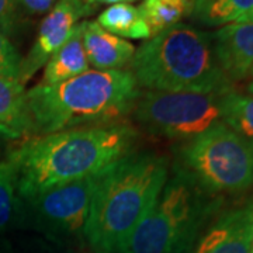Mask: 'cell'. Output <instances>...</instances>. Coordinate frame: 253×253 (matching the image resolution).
Returning a JSON list of instances; mask_svg holds the SVG:
<instances>
[{"instance_id": "23", "label": "cell", "mask_w": 253, "mask_h": 253, "mask_svg": "<svg viewBox=\"0 0 253 253\" xmlns=\"http://www.w3.org/2000/svg\"><path fill=\"white\" fill-rule=\"evenodd\" d=\"M17 7L14 0H0V30L9 36L16 23Z\"/></svg>"}, {"instance_id": "32", "label": "cell", "mask_w": 253, "mask_h": 253, "mask_svg": "<svg viewBox=\"0 0 253 253\" xmlns=\"http://www.w3.org/2000/svg\"><path fill=\"white\" fill-rule=\"evenodd\" d=\"M196 1H204V0H196Z\"/></svg>"}, {"instance_id": "24", "label": "cell", "mask_w": 253, "mask_h": 253, "mask_svg": "<svg viewBox=\"0 0 253 253\" xmlns=\"http://www.w3.org/2000/svg\"><path fill=\"white\" fill-rule=\"evenodd\" d=\"M65 1H68L69 4H72L73 7L76 9V11L79 13L81 17L90 16L91 13L97 9V6L94 4L93 0H65Z\"/></svg>"}, {"instance_id": "9", "label": "cell", "mask_w": 253, "mask_h": 253, "mask_svg": "<svg viewBox=\"0 0 253 253\" xmlns=\"http://www.w3.org/2000/svg\"><path fill=\"white\" fill-rule=\"evenodd\" d=\"M79 18V13L68 1L59 0L55 4L54 9L41 21L36 41L28 54L21 59L18 79L21 84L27 83L42 66H45L49 58L66 42Z\"/></svg>"}, {"instance_id": "13", "label": "cell", "mask_w": 253, "mask_h": 253, "mask_svg": "<svg viewBox=\"0 0 253 253\" xmlns=\"http://www.w3.org/2000/svg\"><path fill=\"white\" fill-rule=\"evenodd\" d=\"M0 128L6 131L10 139L34 134L24 84L18 81L0 78Z\"/></svg>"}, {"instance_id": "29", "label": "cell", "mask_w": 253, "mask_h": 253, "mask_svg": "<svg viewBox=\"0 0 253 253\" xmlns=\"http://www.w3.org/2000/svg\"><path fill=\"white\" fill-rule=\"evenodd\" d=\"M246 91H248V94L253 96V82H251V83L248 84V87H246Z\"/></svg>"}, {"instance_id": "20", "label": "cell", "mask_w": 253, "mask_h": 253, "mask_svg": "<svg viewBox=\"0 0 253 253\" xmlns=\"http://www.w3.org/2000/svg\"><path fill=\"white\" fill-rule=\"evenodd\" d=\"M21 253H91L86 245H63L42 236H31L21 242Z\"/></svg>"}, {"instance_id": "6", "label": "cell", "mask_w": 253, "mask_h": 253, "mask_svg": "<svg viewBox=\"0 0 253 253\" xmlns=\"http://www.w3.org/2000/svg\"><path fill=\"white\" fill-rule=\"evenodd\" d=\"M176 168L208 194L241 193L253 186V141L221 124L181 145Z\"/></svg>"}, {"instance_id": "5", "label": "cell", "mask_w": 253, "mask_h": 253, "mask_svg": "<svg viewBox=\"0 0 253 253\" xmlns=\"http://www.w3.org/2000/svg\"><path fill=\"white\" fill-rule=\"evenodd\" d=\"M218 201L174 166L152 208L117 253H189L199 229Z\"/></svg>"}, {"instance_id": "7", "label": "cell", "mask_w": 253, "mask_h": 253, "mask_svg": "<svg viewBox=\"0 0 253 253\" xmlns=\"http://www.w3.org/2000/svg\"><path fill=\"white\" fill-rule=\"evenodd\" d=\"M225 94L149 90L138 97L132 114L146 132L187 142L224 124Z\"/></svg>"}, {"instance_id": "18", "label": "cell", "mask_w": 253, "mask_h": 253, "mask_svg": "<svg viewBox=\"0 0 253 253\" xmlns=\"http://www.w3.org/2000/svg\"><path fill=\"white\" fill-rule=\"evenodd\" d=\"M222 123L244 138L253 141V96L232 90L224 96Z\"/></svg>"}, {"instance_id": "17", "label": "cell", "mask_w": 253, "mask_h": 253, "mask_svg": "<svg viewBox=\"0 0 253 253\" xmlns=\"http://www.w3.org/2000/svg\"><path fill=\"white\" fill-rule=\"evenodd\" d=\"M252 9L253 0H204L194 3L191 17L206 26H226Z\"/></svg>"}, {"instance_id": "27", "label": "cell", "mask_w": 253, "mask_h": 253, "mask_svg": "<svg viewBox=\"0 0 253 253\" xmlns=\"http://www.w3.org/2000/svg\"><path fill=\"white\" fill-rule=\"evenodd\" d=\"M236 23H253V9L249 13H246L245 16H242Z\"/></svg>"}, {"instance_id": "19", "label": "cell", "mask_w": 253, "mask_h": 253, "mask_svg": "<svg viewBox=\"0 0 253 253\" xmlns=\"http://www.w3.org/2000/svg\"><path fill=\"white\" fill-rule=\"evenodd\" d=\"M20 199L16 177L9 162H0V232L18 224Z\"/></svg>"}, {"instance_id": "4", "label": "cell", "mask_w": 253, "mask_h": 253, "mask_svg": "<svg viewBox=\"0 0 253 253\" xmlns=\"http://www.w3.org/2000/svg\"><path fill=\"white\" fill-rule=\"evenodd\" d=\"M129 65L138 86L152 91L234 90L218 65L212 36L183 23L145 41Z\"/></svg>"}, {"instance_id": "28", "label": "cell", "mask_w": 253, "mask_h": 253, "mask_svg": "<svg viewBox=\"0 0 253 253\" xmlns=\"http://www.w3.org/2000/svg\"><path fill=\"white\" fill-rule=\"evenodd\" d=\"M6 139H10V136L6 134V131L3 128H0V142L6 141Z\"/></svg>"}, {"instance_id": "31", "label": "cell", "mask_w": 253, "mask_h": 253, "mask_svg": "<svg viewBox=\"0 0 253 253\" xmlns=\"http://www.w3.org/2000/svg\"><path fill=\"white\" fill-rule=\"evenodd\" d=\"M251 253H253V228H252V246H251Z\"/></svg>"}, {"instance_id": "12", "label": "cell", "mask_w": 253, "mask_h": 253, "mask_svg": "<svg viewBox=\"0 0 253 253\" xmlns=\"http://www.w3.org/2000/svg\"><path fill=\"white\" fill-rule=\"evenodd\" d=\"M82 30L87 62L97 71H123L131 63L135 54L131 42L106 31L97 21H83Z\"/></svg>"}, {"instance_id": "33", "label": "cell", "mask_w": 253, "mask_h": 253, "mask_svg": "<svg viewBox=\"0 0 253 253\" xmlns=\"http://www.w3.org/2000/svg\"><path fill=\"white\" fill-rule=\"evenodd\" d=\"M251 73H252V75H253V69H252V72H251Z\"/></svg>"}, {"instance_id": "26", "label": "cell", "mask_w": 253, "mask_h": 253, "mask_svg": "<svg viewBox=\"0 0 253 253\" xmlns=\"http://www.w3.org/2000/svg\"><path fill=\"white\" fill-rule=\"evenodd\" d=\"M0 253H14L13 246L7 239H0Z\"/></svg>"}, {"instance_id": "25", "label": "cell", "mask_w": 253, "mask_h": 253, "mask_svg": "<svg viewBox=\"0 0 253 253\" xmlns=\"http://www.w3.org/2000/svg\"><path fill=\"white\" fill-rule=\"evenodd\" d=\"M93 1H94L96 6H99V4L113 6V4H131L132 1H136V0H93Z\"/></svg>"}, {"instance_id": "22", "label": "cell", "mask_w": 253, "mask_h": 253, "mask_svg": "<svg viewBox=\"0 0 253 253\" xmlns=\"http://www.w3.org/2000/svg\"><path fill=\"white\" fill-rule=\"evenodd\" d=\"M59 0H14L17 10L28 16H42L54 9Z\"/></svg>"}, {"instance_id": "11", "label": "cell", "mask_w": 253, "mask_h": 253, "mask_svg": "<svg viewBox=\"0 0 253 253\" xmlns=\"http://www.w3.org/2000/svg\"><path fill=\"white\" fill-rule=\"evenodd\" d=\"M211 36L226 78L231 82L245 79L253 69V23H231Z\"/></svg>"}, {"instance_id": "1", "label": "cell", "mask_w": 253, "mask_h": 253, "mask_svg": "<svg viewBox=\"0 0 253 253\" xmlns=\"http://www.w3.org/2000/svg\"><path fill=\"white\" fill-rule=\"evenodd\" d=\"M136 138L124 121L24 138L10 148L6 161L14 172L18 199L103 172L134 152Z\"/></svg>"}, {"instance_id": "10", "label": "cell", "mask_w": 253, "mask_h": 253, "mask_svg": "<svg viewBox=\"0 0 253 253\" xmlns=\"http://www.w3.org/2000/svg\"><path fill=\"white\" fill-rule=\"evenodd\" d=\"M253 201L221 212L194 246L193 253H251Z\"/></svg>"}, {"instance_id": "21", "label": "cell", "mask_w": 253, "mask_h": 253, "mask_svg": "<svg viewBox=\"0 0 253 253\" xmlns=\"http://www.w3.org/2000/svg\"><path fill=\"white\" fill-rule=\"evenodd\" d=\"M21 56L10 42L9 37L0 30V78L11 81L20 79Z\"/></svg>"}, {"instance_id": "8", "label": "cell", "mask_w": 253, "mask_h": 253, "mask_svg": "<svg viewBox=\"0 0 253 253\" xmlns=\"http://www.w3.org/2000/svg\"><path fill=\"white\" fill-rule=\"evenodd\" d=\"M100 172L20 200L18 224L51 242L86 245V224Z\"/></svg>"}, {"instance_id": "16", "label": "cell", "mask_w": 253, "mask_h": 253, "mask_svg": "<svg viewBox=\"0 0 253 253\" xmlns=\"http://www.w3.org/2000/svg\"><path fill=\"white\" fill-rule=\"evenodd\" d=\"M97 24L114 36L128 40H149L151 33L139 10L132 4H113L97 17Z\"/></svg>"}, {"instance_id": "2", "label": "cell", "mask_w": 253, "mask_h": 253, "mask_svg": "<svg viewBox=\"0 0 253 253\" xmlns=\"http://www.w3.org/2000/svg\"><path fill=\"white\" fill-rule=\"evenodd\" d=\"M129 71L89 69L58 84H37L26 91L33 135L81 126L120 123L141 96Z\"/></svg>"}, {"instance_id": "3", "label": "cell", "mask_w": 253, "mask_h": 253, "mask_svg": "<svg viewBox=\"0 0 253 253\" xmlns=\"http://www.w3.org/2000/svg\"><path fill=\"white\" fill-rule=\"evenodd\" d=\"M168 179L169 161L152 152H131L104 169L84 231L91 249L118 252L152 208Z\"/></svg>"}, {"instance_id": "15", "label": "cell", "mask_w": 253, "mask_h": 253, "mask_svg": "<svg viewBox=\"0 0 253 253\" xmlns=\"http://www.w3.org/2000/svg\"><path fill=\"white\" fill-rule=\"evenodd\" d=\"M194 3L196 0H144L138 10L149 28L151 37H155L191 16Z\"/></svg>"}, {"instance_id": "14", "label": "cell", "mask_w": 253, "mask_h": 253, "mask_svg": "<svg viewBox=\"0 0 253 253\" xmlns=\"http://www.w3.org/2000/svg\"><path fill=\"white\" fill-rule=\"evenodd\" d=\"M86 71H89V62L83 46L82 23H78L66 42L45 63L41 84H58Z\"/></svg>"}, {"instance_id": "30", "label": "cell", "mask_w": 253, "mask_h": 253, "mask_svg": "<svg viewBox=\"0 0 253 253\" xmlns=\"http://www.w3.org/2000/svg\"><path fill=\"white\" fill-rule=\"evenodd\" d=\"M93 253H117V252H113V251H104V249H94Z\"/></svg>"}]
</instances>
